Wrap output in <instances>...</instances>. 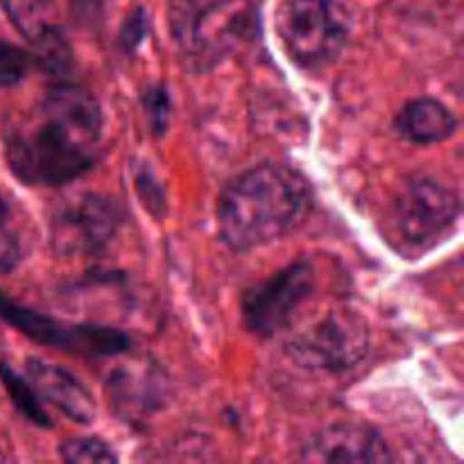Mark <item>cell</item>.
<instances>
[{
    "label": "cell",
    "instance_id": "obj_18",
    "mask_svg": "<svg viewBox=\"0 0 464 464\" xmlns=\"http://www.w3.org/2000/svg\"><path fill=\"white\" fill-rule=\"evenodd\" d=\"M59 456L71 464H113L118 456L98 438H72L59 447Z\"/></svg>",
    "mask_w": 464,
    "mask_h": 464
},
{
    "label": "cell",
    "instance_id": "obj_6",
    "mask_svg": "<svg viewBox=\"0 0 464 464\" xmlns=\"http://www.w3.org/2000/svg\"><path fill=\"white\" fill-rule=\"evenodd\" d=\"M122 207L102 193H72L50 216V245L59 256H95L116 238Z\"/></svg>",
    "mask_w": 464,
    "mask_h": 464
},
{
    "label": "cell",
    "instance_id": "obj_9",
    "mask_svg": "<svg viewBox=\"0 0 464 464\" xmlns=\"http://www.w3.org/2000/svg\"><path fill=\"white\" fill-rule=\"evenodd\" d=\"M460 216V198L449 186L417 179L394 199L392 220L399 236L411 245H430L442 238Z\"/></svg>",
    "mask_w": 464,
    "mask_h": 464
},
{
    "label": "cell",
    "instance_id": "obj_15",
    "mask_svg": "<svg viewBox=\"0 0 464 464\" xmlns=\"http://www.w3.org/2000/svg\"><path fill=\"white\" fill-rule=\"evenodd\" d=\"M34 53H32V62L48 75H63L68 72L72 63V50L66 36L53 25H45L39 34L32 39Z\"/></svg>",
    "mask_w": 464,
    "mask_h": 464
},
{
    "label": "cell",
    "instance_id": "obj_20",
    "mask_svg": "<svg viewBox=\"0 0 464 464\" xmlns=\"http://www.w3.org/2000/svg\"><path fill=\"white\" fill-rule=\"evenodd\" d=\"M134 184L140 199H143L145 208H148L154 218H161L163 211H166V195H163V186L159 184L152 168L145 166V163H139L134 170Z\"/></svg>",
    "mask_w": 464,
    "mask_h": 464
},
{
    "label": "cell",
    "instance_id": "obj_12",
    "mask_svg": "<svg viewBox=\"0 0 464 464\" xmlns=\"http://www.w3.org/2000/svg\"><path fill=\"white\" fill-rule=\"evenodd\" d=\"M109 394L118 411L130 412L134 417L150 415L161 406L166 397L163 388V374L152 362H130L113 370L109 381Z\"/></svg>",
    "mask_w": 464,
    "mask_h": 464
},
{
    "label": "cell",
    "instance_id": "obj_5",
    "mask_svg": "<svg viewBox=\"0 0 464 464\" xmlns=\"http://www.w3.org/2000/svg\"><path fill=\"white\" fill-rule=\"evenodd\" d=\"M370 352V324L358 311L340 306L285 343L295 365L313 372H347Z\"/></svg>",
    "mask_w": 464,
    "mask_h": 464
},
{
    "label": "cell",
    "instance_id": "obj_19",
    "mask_svg": "<svg viewBox=\"0 0 464 464\" xmlns=\"http://www.w3.org/2000/svg\"><path fill=\"white\" fill-rule=\"evenodd\" d=\"M30 63L32 59L25 50L0 39V89L18 84L30 71Z\"/></svg>",
    "mask_w": 464,
    "mask_h": 464
},
{
    "label": "cell",
    "instance_id": "obj_11",
    "mask_svg": "<svg viewBox=\"0 0 464 464\" xmlns=\"http://www.w3.org/2000/svg\"><path fill=\"white\" fill-rule=\"evenodd\" d=\"M25 374L39 399L57 408L71 421L91 424L95 420L98 406H95L93 394L68 370L44 361V358H30L25 362Z\"/></svg>",
    "mask_w": 464,
    "mask_h": 464
},
{
    "label": "cell",
    "instance_id": "obj_14",
    "mask_svg": "<svg viewBox=\"0 0 464 464\" xmlns=\"http://www.w3.org/2000/svg\"><path fill=\"white\" fill-rule=\"evenodd\" d=\"M32 222L16 199L0 190V272H12L32 252Z\"/></svg>",
    "mask_w": 464,
    "mask_h": 464
},
{
    "label": "cell",
    "instance_id": "obj_7",
    "mask_svg": "<svg viewBox=\"0 0 464 464\" xmlns=\"http://www.w3.org/2000/svg\"><path fill=\"white\" fill-rule=\"evenodd\" d=\"M0 317L32 343L62 349L72 356H118L130 349V338L122 331L98 324H62L54 317L21 306L3 293H0Z\"/></svg>",
    "mask_w": 464,
    "mask_h": 464
},
{
    "label": "cell",
    "instance_id": "obj_17",
    "mask_svg": "<svg viewBox=\"0 0 464 464\" xmlns=\"http://www.w3.org/2000/svg\"><path fill=\"white\" fill-rule=\"evenodd\" d=\"M3 9L7 12L9 21L27 41L34 39L48 23H45V7L48 0H0Z\"/></svg>",
    "mask_w": 464,
    "mask_h": 464
},
{
    "label": "cell",
    "instance_id": "obj_16",
    "mask_svg": "<svg viewBox=\"0 0 464 464\" xmlns=\"http://www.w3.org/2000/svg\"><path fill=\"white\" fill-rule=\"evenodd\" d=\"M0 383L5 385V390H7V394H9V399H12L14 406H16L18 411L27 417V420L34 421V424L41 426V429H48L50 417L45 415L44 406H41L39 394L34 392V388L30 385V381L23 379L21 374H16L12 367H7L0 362Z\"/></svg>",
    "mask_w": 464,
    "mask_h": 464
},
{
    "label": "cell",
    "instance_id": "obj_1",
    "mask_svg": "<svg viewBox=\"0 0 464 464\" xmlns=\"http://www.w3.org/2000/svg\"><path fill=\"white\" fill-rule=\"evenodd\" d=\"M102 109L84 86L57 82L5 134V159L30 186H63L98 163Z\"/></svg>",
    "mask_w": 464,
    "mask_h": 464
},
{
    "label": "cell",
    "instance_id": "obj_23",
    "mask_svg": "<svg viewBox=\"0 0 464 464\" xmlns=\"http://www.w3.org/2000/svg\"><path fill=\"white\" fill-rule=\"evenodd\" d=\"M145 30H148V23H145L143 9H136L130 18L125 21V27L121 32V45L125 53H131V50L139 48V44L143 41Z\"/></svg>",
    "mask_w": 464,
    "mask_h": 464
},
{
    "label": "cell",
    "instance_id": "obj_4",
    "mask_svg": "<svg viewBox=\"0 0 464 464\" xmlns=\"http://www.w3.org/2000/svg\"><path fill=\"white\" fill-rule=\"evenodd\" d=\"M275 21L285 53L302 68L331 63L349 39V14L338 0H284Z\"/></svg>",
    "mask_w": 464,
    "mask_h": 464
},
{
    "label": "cell",
    "instance_id": "obj_13",
    "mask_svg": "<svg viewBox=\"0 0 464 464\" xmlns=\"http://www.w3.org/2000/svg\"><path fill=\"white\" fill-rule=\"evenodd\" d=\"M397 131L415 143H440L456 131L458 121L449 107L433 98L408 102L397 116Z\"/></svg>",
    "mask_w": 464,
    "mask_h": 464
},
{
    "label": "cell",
    "instance_id": "obj_21",
    "mask_svg": "<svg viewBox=\"0 0 464 464\" xmlns=\"http://www.w3.org/2000/svg\"><path fill=\"white\" fill-rule=\"evenodd\" d=\"M143 107L145 113L150 118V125H152V131L157 136L163 134L168 125V118H170L172 104H170V95L163 86H152L150 91H145L143 95Z\"/></svg>",
    "mask_w": 464,
    "mask_h": 464
},
{
    "label": "cell",
    "instance_id": "obj_2",
    "mask_svg": "<svg viewBox=\"0 0 464 464\" xmlns=\"http://www.w3.org/2000/svg\"><path fill=\"white\" fill-rule=\"evenodd\" d=\"M308 186L297 172L261 163L225 186L218 199V231L234 252H249L288 234L308 207Z\"/></svg>",
    "mask_w": 464,
    "mask_h": 464
},
{
    "label": "cell",
    "instance_id": "obj_8",
    "mask_svg": "<svg viewBox=\"0 0 464 464\" xmlns=\"http://www.w3.org/2000/svg\"><path fill=\"white\" fill-rule=\"evenodd\" d=\"M313 290H315V272L311 263H290L285 270L247 290L243 299L245 326L254 335L272 338L295 320Z\"/></svg>",
    "mask_w": 464,
    "mask_h": 464
},
{
    "label": "cell",
    "instance_id": "obj_10",
    "mask_svg": "<svg viewBox=\"0 0 464 464\" xmlns=\"http://www.w3.org/2000/svg\"><path fill=\"white\" fill-rule=\"evenodd\" d=\"M304 462L320 464H379L394 460L388 442L365 424H335L320 430L302 451Z\"/></svg>",
    "mask_w": 464,
    "mask_h": 464
},
{
    "label": "cell",
    "instance_id": "obj_22",
    "mask_svg": "<svg viewBox=\"0 0 464 464\" xmlns=\"http://www.w3.org/2000/svg\"><path fill=\"white\" fill-rule=\"evenodd\" d=\"M77 23L86 27H98L107 16L109 0H71Z\"/></svg>",
    "mask_w": 464,
    "mask_h": 464
},
{
    "label": "cell",
    "instance_id": "obj_3",
    "mask_svg": "<svg viewBox=\"0 0 464 464\" xmlns=\"http://www.w3.org/2000/svg\"><path fill=\"white\" fill-rule=\"evenodd\" d=\"M252 0H177L170 12L172 41L190 71H211L256 34Z\"/></svg>",
    "mask_w": 464,
    "mask_h": 464
}]
</instances>
